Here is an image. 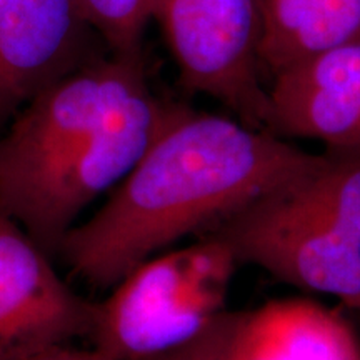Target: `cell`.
<instances>
[{
  "instance_id": "cell-1",
  "label": "cell",
  "mask_w": 360,
  "mask_h": 360,
  "mask_svg": "<svg viewBox=\"0 0 360 360\" xmlns=\"http://www.w3.org/2000/svg\"><path fill=\"white\" fill-rule=\"evenodd\" d=\"M314 155L236 117L169 105L137 164L57 254L90 287L112 289L152 255L214 232Z\"/></svg>"
},
{
  "instance_id": "cell-2",
  "label": "cell",
  "mask_w": 360,
  "mask_h": 360,
  "mask_svg": "<svg viewBox=\"0 0 360 360\" xmlns=\"http://www.w3.org/2000/svg\"><path fill=\"white\" fill-rule=\"evenodd\" d=\"M214 233L238 264L349 309L360 297V147H326Z\"/></svg>"
},
{
  "instance_id": "cell-3",
  "label": "cell",
  "mask_w": 360,
  "mask_h": 360,
  "mask_svg": "<svg viewBox=\"0 0 360 360\" xmlns=\"http://www.w3.org/2000/svg\"><path fill=\"white\" fill-rule=\"evenodd\" d=\"M142 74V56L92 58L40 92L0 135V212L35 244H44L58 195Z\"/></svg>"
},
{
  "instance_id": "cell-4",
  "label": "cell",
  "mask_w": 360,
  "mask_h": 360,
  "mask_svg": "<svg viewBox=\"0 0 360 360\" xmlns=\"http://www.w3.org/2000/svg\"><path fill=\"white\" fill-rule=\"evenodd\" d=\"M238 265L214 232L152 255L96 302L92 347L114 360H157L191 347L229 310Z\"/></svg>"
},
{
  "instance_id": "cell-5",
  "label": "cell",
  "mask_w": 360,
  "mask_h": 360,
  "mask_svg": "<svg viewBox=\"0 0 360 360\" xmlns=\"http://www.w3.org/2000/svg\"><path fill=\"white\" fill-rule=\"evenodd\" d=\"M154 19L184 87L222 103L244 124L267 130L259 0H154Z\"/></svg>"
},
{
  "instance_id": "cell-6",
  "label": "cell",
  "mask_w": 360,
  "mask_h": 360,
  "mask_svg": "<svg viewBox=\"0 0 360 360\" xmlns=\"http://www.w3.org/2000/svg\"><path fill=\"white\" fill-rule=\"evenodd\" d=\"M49 257L0 212V360H27L92 332L96 302L72 290Z\"/></svg>"
},
{
  "instance_id": "cell-7",
  "label": "cell",
  "mask_w": 360,
  "mask_h": 360,
  "mask_svg": "<svg viewBox=\"0 0 360 360\" xmlns=\"http://www.w3.org/2000/svg\"><path fill=\"white\" fill-rule=\"evenodd\" d=\"M77 0H0V135L40 92L92 58Z\"/></svg>"
},
{
  "instance_id": "cell-8",
  "label": "cell",
  "mask_w": 360,
  "mask_h": 360,
  "mask_svg": "<svg viewBox=\"0 0 360 360\" xmlns=\"http://www.w3.org/2000/svg\"><path fill=\"white\" fill-rule=\"evenodd\" d=\"M195 344L207 360H360L347 317L312 299L227 310Z\"/></svg>"
},
{
  "instance_id": "cell-9",
  "label": "cell",
  "mask_w": 360,
  "mask_h": 360,
  "mask_svg": "<svg viewBox=\"0 0 360 360\" xmlns=\"http://www.w3.org/2000/svg\"><path fill=\"white\" fill-rule=\"evenodd\" d=\"M272 77L269 132L326 147H360V40L315 53Z\"/></svg>"
},
{
  "instance_id": "cell-10",
  "label": "cell",
  "mask_w": 360,
  "mask_h": 360,
  "mask_svg": "<svg viewBox=\"0 0 360 360\" xmlns=\"http://www.w3.org/2000/svg\"><path fill=\"white\" fill-rule=\"evenodd\" d=\"M259 12L260 64L272 75L360 40V0H259Z\"/></svg>"
},
{
  "instance_id": "cell-11",
  "label": "cell",
  "mask_w": 360,
  "mask_h": 360,
  "mask_svg": "<svg viewBox=\"0 0 360 360\" xmlns=\"http://www.w3.org/2000/svg\"><path fill=\"white\" fill-rule=\"evenodd\" d=\"M85 24L115 56H142V37L154 19V0H77Z\"/></svg>"
},
{
  "instance_id": "cell-12",
  "label": "cell",
  "mask_w": 360,
  "mask_h": 360,
  "mask_svg": "<svg viewBox=\"0 0 360 360\" xmlns=\"http://www.w3.org/2000/svg\"><path fill=\"white\" fill-rule=\"evenodd\" d=\"M27 360H114L96 347L77 349L74 345H58V347L44 350Z\"/></svg>"
},
{
  "instance_id": "cell-13",
  "label": "cell",
  "mask_w": 360,
  "mask_h": 360,
  "mask_svg": "<svg viewBox=\"0 0 360 360\" xmlns=\"http://www.w3.org/2000/svg\"><path fill=\"white\" fill-rule=\"evenodd\" d=\"M157 360H205V359L204 355L199 352V349H197L195 345H191V347L180 350L177 354L169 355V357H164V359H157Z\"/></svg>"
},
{
  "instance_id": "cell-14",
  "label": "cell",
  "mask_w": 360,
  "mask_h": 360,
  "mask_svg": "<svg viewBox=\"0 0 360 360\" xmlns=\"http://www.w3.org/2000/svg\"><path fill=\"white\" fill-rule=\"evenodd\" d=\"M349 309H350V310H355V312H359V314H360V297H359L357 300H355V302H354L352 305H350Z\"/></svg>"
},
{
  "instance_id": "cell-15",
  "label": "cell",
  "mask_w": 360,
  "mask_h": 360,
  "mask_svg": "<svg viewBox=\"0 0 360 360\" xmlns=\"http://www.w3.org/2000/svg\"><path fill=\"white\" fill-rule=\"evenodd\" d=\"M205 360H207V359H205Z\"/></svg>"
}]
</instances>
